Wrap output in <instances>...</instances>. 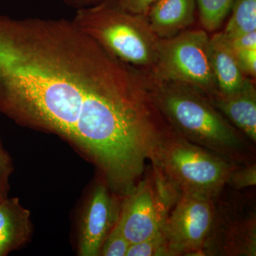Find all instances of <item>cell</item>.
Listing matches in <instances>:
<instances>
[{"instance_id": "cell-12", "label": "cell", "mask_w": 256, "mask_h": 256, "mask_svg": "<svg viewBox=\"0 0 256 256\" xmlns=\"http://www.w3.org/2000/svg\"><path fill=\"white\" fill-rule=\"evenodd\" d=\"M210 60L218 92L229 94L237 92L244 85L246 76L236 58L233 48L223 32L210 36Z\"/></svg>"}, {"instance_id": "cell-3", "label": "cell", "mask_w": 256, "mask_h": 256, "mask_svg": "<svg viewBox=\"0 0 256 256\" xmlns=\"http://www.w3.org/2000/svg\"><path fill=\"white\" fill-rule=\"evenodd\" d=\"M72 20L120 60L141 69L156 65L160 38L151 30L146 16L126 11L118 0H102L77 10Z\"/></svg>"}, {"instance_id": "cell-24", "label": "cell", "mask_w": 256, "mask_h": 256, "mask_svg": "<svg viewBox=\"0 0 256 256\" xmlns=\"http://www.w3.org/2000/svg\"><path fill=\"white\" fill-rule=\"evenodd\" d=\"M102 1V0H100V2Z\"/></svg>"}, {"instance_id": "cell-14", "label": "cell", "mask_w": 256, "mask_h": 256, "mask_svg": "<svg viewBox=\"0 0 256 256\" xmlns=\"http://www.w3.org/2000/svg\"><path fill=\"white\" fill-rule=\"evenodd\" d=\"M230 11V18L222 32L228 40L256 31V0H235Z\"/></svg>"}, {"instance_id": "cell-21", "label": "cell", "mask_w": 256, "mask_h": 256, "mask_svg": "<svg viewBox=\"0 0 256 256\" xmlns=\"http://www.w3.org/2000/svg\"><path fill=\"white\" fill-rule=\"evenodd\" d=\"M156 0H118L121 8L129 12L146 16Z\"/></svg>"}, {"instance_id": "cell-11", "label": "cell", "mask_w": 256, "mask_h": 256, "mask_svg": "<svg viewBox=\"0 0 256 256\" xmlns=\"http://www.w3.org/2000/svg\"><path fill=\"white\" fill-rule=\"evenodd\" d=\"M196 10V0H156L146 16L154 34L166 40L191 26Z\"/></svg>"}, {"instance_id": "cell-18", "label": "cell", "mask_w": 256, "mask_h": 256, "mask_svg": "<svg viewBox=\"0 0 256 256\" xmlns=\"http://www.w3.org/2000/svg\"><path fill=\"white\" fill-rule=\"evenodd\" d=\"M130 246V242L116 223L102 244L99 256H126Z\"/></svg>"}, {"instance_id": "cell-1", "label": "cell", "mask_w": 256, "mask_h": 256, "mask_svg": "<svg viewBox=\"0 0 256 256\" xmlns=\"http://www.w3.org/2000/svg\"><path fill=\"white\" fill-rule=\"evenodd\" d=\"M0 111L76 144L110 184L141 171L160 126L142 70L65 18L0 15Z\"/></svg>"}, {"instance_id": "cell-17", "label": "cell", "mask_w": 256, "mask_h": 256, "mask_svg": "<svg viewBox=\"0 0 256 256\" xmlns=\"http://www.w3.org/2000/svg\"><path fill=\"white\" fill-rule=\"evenodd\" d=\"M256 184V165L255 162L239 164L229 174L226 185L235 191L252 188Z\"/></svg>"}, {"instance_id": "cell-5", "label": "cell", "mask_w": 256, "mask_h": 256, "mask_svg": "<svg viewBox=\"0 0 256 256\" xmlns=\"http://www.w3.org/2000/svg\"><path fill=\"white\" fill-rule=\"evenodd\" d=\"M148 70L191 86L208 99L218 92L210 60V36L204 28L186 30L160 40L156 65Z\"/></svg>"}, {"instance_id": "cell-8", "label": "cell", "mask_w": 256, "mask_h": 256, "mask_svg": "<svg viewBox=\"0 0 256 256\" xmlns=\"http://www.w3.org/2000/svg\"><path fill=\"white\" fill-rule=\"evenodd\" d=\"M168 216L163 230L169 256H202L214 216V198L183 193Z\"/></svg>"}, {"instance_id": "cell-23", "label": "cell", "mask_w": 256, "mask_h": 256, "mask_svg": "<svg viewBox=\"0 0 256 256\" xmlns=\"http://www.w3.org/2000/svg\"><path fill=\"white\" fill-rule=\"evenodd\" d=\"M66 4L76 10L88 8L100 2V0H62Z\"/></svg>"}, {"instance_id": "cell-2", "label": "cell", "mask_w": 256, "mask_h": 256, "mask_svg": "<svg viewBox=\"0 0 256 256\" xmlns=\"http://www.w3.org/2000/svg\"><path fill=\"white\" fill-rule=\"evenodd\" d=\"M152 98L176 134L237 164H246L252 152L242 133L195 88L142 69Z\"/></svg>"}, {"instance_id": "cell-4", "label": "cell", "mask_w": 256, "mask_h": 256, "mask_svg": "<svg viewBox=\"0 0 256 256\" xmlns=\"http://www.w3.org/2000/svg\"><path fill=\"white\" fill-rule=\"evenodd\" d=\"M149 160L181 194L212 198L224 191L229 174L242 164L184 139L171 128L154 144Z\"/></svg>"}, {"instance_id": "cell-20", "label": "cell", "mask_w": 256, "mask_h": 256, "mask_svg": "<svg viewBox=\"0 0 256 256\" xmlns=\"http://www.w3.org/2000/svg\"><path fill=\"white\" fill-rule=\"evenodd\" d=\"M12 171L11 160L0 140V200L6 198L8 180Z\"/></svg>"}, {"instance_id": "cell-10", "label": "cell", "mask_w": 256, "mask_h": 256, "mask_svg": "<svg viewBox=\"0 0 256 256\" xmlns=\"http://www.w3.org/2000/svg\"><path fill=\"white\" fill-rule=\"evenodd\" d=\"M212 104L252 142H256V90L250 78L237 92H220L210 99Z\"/></svg>"}, {"instance_id": "cell-6", "label": "cell", "mask_w": 256, "mask_h": 256, "mask_svg": "<svg viewBox=\"0 0 256 256\" xmlns=\"http://www.w3.org/2000/svg\"><path fill=\"white\" fill-rule=\"evenodd\" d=\"M126 194L117 224L130 244L162 230L170 210L178 200L174 188L154 172Z\"/></svg>"}, {"instance_id": "cell-7", "label": "cell", "mask_w": 256, "mask_h": 256, "mask_svg": "<svg viewBox=\"0 0 256 256\" xmlns=\"http://www.w3.org/2000/svg\"><path fill=\"white\" fill-rule=\"evenodd\" d=\"M214 201V216L202 256H256L255 208L235 198Z\"/></svg>"}, {"instance_id": "cell-9", "label": "cell", "mask_w": 256, "mask_h": 256, "mask_svg": "<svg viewBox=\"0 0 256 256\" xmlns=\"http://www.w3.org/2000/svg\"><path fill=\"white\" fill-rule=\"evenodd\" d=\"M120 208L106 186L98 185L92 193L82 215L79 255L96 256L118 220Z\"/></svg>"}, {"instance_id": "cell-15", "label": "cell", "mask_w": 256, "mask_h": 256, "mask_svg": "<svg viewBox=\"0 0 256 256\" xmlns=\"http://www.w3.org/2000/svg\"><path fill=\"white\" fill-rule=\"evenodd\" d=\"M235 0H196L200 22L207 32L216 31L230 12Z\"/></svg>"}, {"instance_id": "cell-16", "label": "cell", "mask_w": 256, "mask_h": 256, "mask_svg": "<svg viewBox=\"0 0 256 256\" xmlns=\"http://www.w3.org/2000/svg\"><path fill=\"white\" fill-rule=\"evenodd\" d=\"M126 256H169L163 229L146 240L130 244Z\"/></svg>"}, {"instance_id": "cell-13", "label": "cell", "mask_w": 256, "mask_h": 256, "mask_svg": "<svg viewBox=\"0 0 256 256\" xmlns=\"http://www.w3.org/2000/svg\"><path fill=\"white\" fill-rule=\"evenodd\" d=\"M30 228V212L22 206L18 198L0 200V256L23 244Z\"/></svg>"}, {"instance_id": "cell-19", "label": "cell", "mask_w": 256, "mask_h": 256, "mask_svg": "<svg viewBox=\"0 0 256 256\" xmlns=\"http://www.w3.org/2000/svg\"><path fill=\"white\" fill-rule=\"evenodd\" d=\"M234 52L242 74L248 78L249 77L255 78L256 48H240V50H234Z\"/></svg>"}, {"instance_id": "cell-22", "label": "cell", "mask_w": 256, "mask_h": 256, "mask_svg": "<svg viewBox=\"0 0 256 256\" xmlns=\"http://www.w3.org/2000/svg\"><path fill=\"white\" fill-rule=\"evenodd\" d=\"M228 40L234 50L256 48V31L242 34Z\"/></svg>"}]
</instances>
